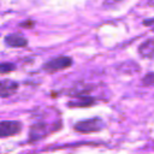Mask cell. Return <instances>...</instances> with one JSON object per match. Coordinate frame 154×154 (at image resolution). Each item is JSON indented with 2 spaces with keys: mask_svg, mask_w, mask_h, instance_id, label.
I'll return each instance as SVG.
<instances>
[{
  "mask_svg": "<svg viewBox=\"0 0 154 154\" xmlns=\"http://www.w3.org/2000/svg\"><path fill=\"white\" fill-rule=\"evenodd\" d=\"M94 103V99L89 95H78L76 96V100L69 102L70 107H87Z\"/></svg>",
  "mask_w": 154,
  "mask_h": 154,
  "instance_id": "obj_8",
  "label": "cell"
},
{
  "mask_svg": "<svg viewBox=\"0 0 154 154\" xmlns=\"http://www.w3.org/2000/svg\"><path fill=\"white\" fill-rule=\"evenodd\" d=\"M103 128V123L100 118H91L87 120L78 122L75 125V130L78 132H94V131H100Z\"/></svg>",
  "mask_w": 154,
  "mask_h": 154,
  "instance_id": "obj_1",
  "label": "cell"
},
{
  "mask_svg": "<svg viewBox=\"0 0 154 154\" xmlns=\"http://www.w3.org/2000/svg\"><path fill=\"white\" fill-rule=\"evenodd\" d=\"M18 88V84L14 81L11 79H2L1 84H0V91H1V96L2 97H7L11 94H13Z\"/></svg>",
  "mask_w": 154,
  "mask_h": 154,
  "instance_id": "obj_6",
  "label": "cell"
},
{
  "mask_svg": "<svg viewBox=\"0 0 154 154\" xmlns=\"http://www.w3.org/2000/svg\"><path fill=\"white\" fill-rule=\"evenodd\" d=\"M14 69V65L13 64H10V63H2L1 65H0V71H1V73H6V72H8V71H12Z\"/></svg>",
  "mask_w": 154,
  "mask_h": 154,
  "instance_id": "obj_9",
  "label": "cell"
},
{
  "mask_svg": "<svg viewBox=\"0 0 154 154\" xmlns=\"http://www.w3.org/2000/svg\"><path fill=\"white\" fill-rule=\"evenodd\" d=\"M122 0H105L106 5H113V4H117V2H120Z\"/></svg>",
  "mask_w": 154,
  "mask_h": 154,
  "instance_id": "obj_11",
  "label": "cell"
},
{
  "mask_svg": "<svg viewBox=\"0 0 154 154\" xmlns=\"http://www.w3.org/2000/svg\"><path fill=\"white\" fill-rule=\"evenodd\" d=\"M5 43L7 46H10V47H17L18 48V47L26 46L28 42H26V40H25V37L23 35L14 32V34H10V35H7L5 37Z\"/></svg>",
  "mask_w": 154,
  "mask_h": 154,
  "instance_id": "obj_5",
  "label": "cell"
},
{
  "mask_svg": "<svg viewBox=\"0 0 154 154\" xmlns=\"http://www.w3.org/2000/svg\"><path fill=\"white\" fill-rule=\"evenodd\" d=\"M22 129V124L16 120H4L0 125V135L1 137L13 136L17 132H19Z\"/></svg>",
  "mask_w": 154,
  "mask_h": 154,
  "instance_id": "obj_3",
  "label": "cell"
},
{
  "mask_svg": "<svg viewBox=\"0 0 154 154\" xmlns=\"http://www.w3.org/2000/svg\"><path fill=\"white\" fill-rule=\"evenodd\" d=\"M47 131H48V128H47L46 124H43V123H36L35 125L31 126V130H30V138H31L32 141L38 140V138L46 136Z\"/></svg>",
  "mask_w": 154,
  "mask_h": 154,
  "instance_id": "obj_7",
  "label": "cell"
},
{
  "mask_svg": "<svg viewBox=\"0 0 154 154\" xmlns=\"http://www.w3.org/2000/svg\"><path fill=\"white\" fill-rule=\"evenodd\" d=\"M143 83L146 84V85H152V84H154V73H148L144 78H143Z\"/></svg>",
  "mask_w": 154,
  "mask_h": 154,
  "instance_id": "obj_10",
  "label": "cell"
},
{
  "mask_svg": "<svg viewBox=\"0 0 154 154\" xmlns=\"http://www.w3.org/2000/svg\"><path fill=\"white\" fill-rule=\"evenodd\" d=\"M71 64H72V59L70 57H58L45 63L42 69L46 71H57V70H64L71 66Z\"/></svg>",
  "mask_w": 154,
  "mask_h": 154,
  "instance_id": "obj_2",
  "label": "cell"
},
{
  "mask_svg": "<svg viewBox=\"0 0 154 154\" xmlns=\"http://www.w3.org/2000/svg\"><path fill=\"white\" fill-rule=\"evenodd\" d=\"M138 53L142 58H153L154 57V37L144 41L138 47Z\"/></svg>",
  "mask_w": 154,
  "mask_h": 154,
  "instance_id": "obj_4",
  "label": "cell"
},
{
  "mask_svg": "<svg viewBox=\"0 0 154 154\" xmlns=\"http://www.w3.org/2000/svg\"><path fill=\"white\" fill-rule=\"evenodd\" d=\"M144 24H146V25H153V26H154V19H152V20H146Z\"/></svg>",
  "mask_w": 154,
  "mask_h": 154,
  "instance_id": "obj_12",
  "label": "cell"
}]
</instances>
